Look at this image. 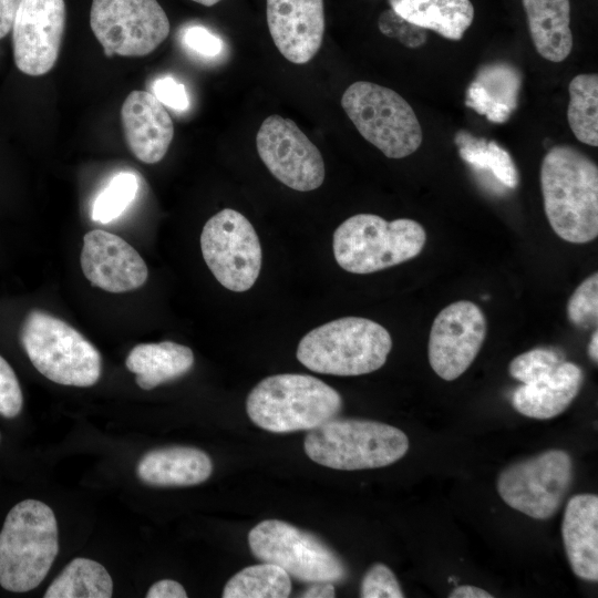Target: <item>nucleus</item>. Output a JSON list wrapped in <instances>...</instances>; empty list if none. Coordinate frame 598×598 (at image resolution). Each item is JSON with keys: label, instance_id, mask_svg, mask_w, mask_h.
Wrapping results in <instances>:
<instances>
[{"label": "nucleus", "instance_id": "nucleus-24", "mask_svg": "<svg viewBox=\"0 0 598 598\" xmlns=\"http://www.w3.org/2000/svg\"><path fill=\"white\" fill-rule=\"evenodd\" d=\"M389 3L409 22L454 41L463 38L474 19L470 0H389Z\"/></svg>", "mask_w": 598, "mask_h": 598}, {"label": "nucleus", "instance_id": "nucleus-30", "mask_svg": "<svg viewBox=\"0 0 598 598\" xmlns=\"http://www.w3.org/2000/svg\"><path fill=\"white\" fill-rule=\"evenodd\" d=\"M564 361L563 352L557 349L535 348L514 358L508 370L514 379L526 384L551 373Z\"/></svg>", "mask_w": 598, "mask_h": 598}, {"label": "nucleus", "instance_id": "nucleus-15", "mask_svg": "<svg viewBox=\"0 0 598 598\" xmlns=\"http://www.w3.org/2000/svg\"><path fill=\"white\" fill-rule=\"evenodd\" d=\"M64 0H21L12 27L13 59L24 74L53 69L65 29Z\"/></svg>", "mask_w": 598, "mask_h": 598}, {"label": "nucleus", "instance_id": "nucleus-14", "mask_svg": "<svg viewBox=\"0 0 598 598\" xmlns=\"http://www.w3.org/2000/svg\"><path fill=\"white\" fill-rule=\"evenodd\" d=\"M486 319L472 301L458 300L435 317L429 338V361L443 380L462 375L473 363L485 340Z\"/></svg>", "mask_w": 598, "mask_h": 598}, {"label": "nucleus", "instance_id": "nucleus-18", "mask_svg": "<svg viewBox=\"0 0 598 598\" xmlns=\"http://www.w3.org/2000/svg\"><path fill=\"white\" fill-rule=\"evenodd\" d=\"M126 144L143 163L164 158L174 137V124L165 106L146 91H132L121 107Z\"/></svg>", "mask_w": 598, "mask_h": 598}, {"label": "nucleus", "instance_id": "nucleus-6", "mask_svg": "<svg viewBox=\"0 0 598 598\" xmlns=\"http://www.w3.org/2000/svg\"><path fill=\"white\" fill-rule=\"evenodd\" d=\"M426 233L410 218L388 221L373 214L349 217L333 233L337 264L352 274H371L416 257L424 248Z\"/></svg>", "mask_w": 598, "mask_h": 598}, {"label": "nucleus", "instance_id": "nucleus-26", "mask_svg": "<svg viewBox=\"0 0 598 598\" xmlns=\"http://www.w3.org/2000/svg\"><path fill=\"white\" fill-rule=\"evenodd\" d=\"M567 121L575 137L598 146V75L578 74L568 85Z\"/></svg>", "mask_w": 598, "mask_h": 598}, {"label": "nucleus", "instance_id": "nucleus-13", "mask_svg": "<svg viewBox=\"0 0 598 598\" xmlns=\"http://www.w3.org/2000/svg\"><path fill=\"white\" fill-rule=\"evenodd\" d=\"M256 147L269 172L286 186L310 192L322 185V155L292 120L277 114L265 118L256 135Z\"/></svg>", "mask_w": 598, "mask_h": 598}, {"label": "nucleus", "instance_id": "nucleus-22", "mask_svg": "<svg viewBox=\"0 0 598 598\" xmlns=\"http://www.w3.org/2000/svg\"><path fill=\"white\" fill-rule=\"evenodd\" d=\"M529 34L538 54L563 62L573 50L569 0H522Z\"/></svg>", "mask_w": 598, "mask_h": 598}, {"label": "nucleus", "instance_id": "nucleus-5", "mask_svg": "<svg viewBox=\"0 0 598 598\" xmlns=\"http://www.w3.org/2000/svg\"><path fill=\"white\" fill-rule=\"evenodd\" d=\"M305 452L316 463L354 471L391 465L409 450V439L395 426L358 419L333 417L310 430Z\"/></svg>", "mask_w": 598, "mask_h": 598}, {"label": "nucleus", "instance_id": "nucleus-28", "mask_svg": "<svg viewBox=\"0 0 598 598\" xmlns=\"http://www.w3.org/2000/svg\"><path fill=\"white\" fill-rule=\"evenodd\" d=\"M460 156L477 168H487L493 175L508 188H515L518 183V174L512 156L496 142L470 141L458 143Z\"/></svg>", "mask_w": 598, "mask_h": 598}, {"label": "nucleus", "instance_id": "nucleus-17", "mask_svg": "<svg viewBox=\"0 0 598 598\" xmlns=\"http://www.w3.org/2000/svg\"><path fill=\"white\" fill-rule=\"evenodd\" d=\"M267 23L279 52L303 64L319 51L324 34L323 0H266Z\"/></svg>", "mask_w": 598, "mask_h": 598}, {"label": "nucleus", "instance_id": "nucleus-42", "mask_svg": "<svg viewBox=\"0 0 598 598\" xmlns=\"http://www.w3.org/2000/svg\"><path fill=\"white\" fill-rule=\"evenodd\" d=\"M192 1H195V2H197L199 4H203V6H206V7H212V6L218 3L221 0H192Z\"/></svg>", "mask_w": 598, "mask_h": 598}, {"label": "nucleus", "instance_id": "nucleus-25", "mask_svg": "<svg viewBox=\"0 0 598 598\" xmlns=\"http://www.w3.org/2000/svg\"><path fill=\"white\" fill-rule=\"evenodd\" d=\"M113 580L100 563L78 557L53 579L44 598H110Z\"/></svg>", "mask_w": 598, "mask_h": 598}, {"label": "nucleus", "instance_id": "nucleus-19", "mask_svg": "<svg viewBox=\"0 0 598 598\" xmlns=\"http://www.w3.org/2000/svg\"><path fill=\"white\" fill-rule=\"evenodd\" d=\"M563 542L576 576L598 580V497L578 494L567 502L561 524Z\"/></svg>", "mask_w": 598, "mask_h": 598}, {"label": "nucleus", "instance_id": "nucleus-23", "mask_svg": "<svg viewBox=\"0 0 598 598\" xmlns=\"http://www.w3.org/2000/svg\"><path fill=\"white\" fill-rule=\"evenodd\" d=\"M125 365L141 389L152 390L186 374L194 365V353L174 341L141 343L128 352Z\"/></svg>", "mask_w": 598, "mask_h": 598}, {"label": "nucleus", "instance_id": "nucleus-38", "mask_svg": "<svg viewBox=\"0 0 598 598\" xmlns=\"http://www.w3.org/2000/svg\"><path fill=\"white\" fill-rule=\"evenodd\" d=\"M20 3L21 0H0V39L12 30Z\"/></svg>", "mask_w": 598, "mask_h": 598}, {"label": "nucleus", "instance_id": "nucleus-32", "mask_svg": "<svg viewBox=\"0 0 598 598\" xmlns=\"http://www.w3.org/2000/svg\"><path fill=\"white\" fill-rule=\"evenodd\" d=\"M378 27L381 33L396 39L410 49H416L426 42L425 29L409 22L391 8L379 16Z\"/></svg>", "mask_w": 598, "mask_h": 598}, {"label": "nucleus", "instance_id": "nucleus-20", "mask_svg": "<svg viewBox=\"0 0 598 598\" xmlns=\"http://www.w3.org/2000/svg\"><path fill=\"white\" fill-rule=\"evenodd\" d=\"M584 372L573 362L564 361L551 373L518 386L512 404L520 414L546 420L563 413L579 393Z\"/></svg>", "mask_w": 598, "mask_h": 598}, {"label": "nucleus", "instance_id": "nucleus-31", "mask_svg": "<svg viewBox=\"0 0 598 598\" xmlns=\"http://www.w3.org/2000/svg\"><path fill=\"white\" fill-rule=\"evenodd\" d=\"M568 320L578 328H591L598 320V274L585 279L567 303Z\"/></svg>", "mask_w": 598, "mask_h": 598}, {"label": "nucleus", "instance_id": "nucleus-12", "mask_svg": "<svg viewBox=\"0 0 598 598\" xmlns=\"http://www.w3.org/2000/svg\"><path fill=\"white\" fill-rule=\"evenodd\" d=\"M573 481V461L563 450H548L506 467L497 492L512 508L547 519L560 507Z\"/></svg>", "mask_w": 598, "mask_h": 598}, {"label": "nucleus", "instance_id": "nucleus-8", "mask_svg": "<svg viewBox=\"0 0 598 598\" xmlns=\"http://www.w3.org/2000/svg\"><path fill=\"white\" fill-rule=\"evenodd\" d=\"M341 105L359 133L389 158H403L422 144L412 106L395 91L367 81L350 84Z\"/></svg>", "mask_w": 598, "mask_h": 598}, {"label": "nucleus", "instance_id": "nucleus-3", "mask_svg": "<svg viewBox=\"0 0 598 598\" xmlns=\"http://www.w3.org/2000/svg\"><path fill=\"white\" fill-rule=\"evenodd\" d=\"M342 409L337 390L308 374L282 373L262 379L248 394L246 411L259 427L272 433L310 431Z\"/></svg>", "mask_w": 598, "mask_h": 598}, {"label": "nucleus", "instance_id": "nucleus-2", "mask_svg": "<svg viewBox=\"0 0 598 598\" xmlns=\"http://www.w3.org/2000/svg\"><path fill=\"white\" fill-rule=\"evenodd\" d=\"M59 553L58 523L52 508L24 499L7 514L0 530V585L12 592L38 587Z\"/></svg>", "mask_w": 598, "mask_h": 598}, {"label": "nucleus", "instance_id": "nucleus-21", "mask_svg": "<svg viewBox=\"0 0 598 598\" xmlns=\"http://www.w3.org/2000/svg\"><path fill=\"white\" fill-rule=\"evenodd\" d=\"M213 473L210 457L192 446H167L152 450L140 460L136 474L152 486H192L209 478Z\"/></svg>", "mask_w": 598, "mask_h": 598}, {"label": "nucleus", "instance_id": "nucleus-36", "mask_svg": "<svg viewBox=\"0 0 598 598\" xmlns=\"http://www.w3.org/2000/svg\"><path fill=\"white\" fill-rule=\"evenodd\" d=\"M155 97L163 104L177 111H185L189 105L184 84L172 76L158 78L153 84Z\"/></svg>", "mask_w": 598, "mask_h": 598}, {"label": "nucleus", "instance_id": "nucleus-34", "mask_svg": "<svg viewBox=\"0 0 598 598\" xmlns=\"http://www.w3.org/2000/svg\"><path fill=\"white\" fill-rule=\"evenodd\" d=\"M23 395L19 380L4 358L0 355V414L16 417L22 410Z\"/></svg>", "mask_w": 598, "mask_h": 598}, {"label": "nucleus", "instance_id": "nucleus-4", "mask_svg": "<svg viewBox=\"0 0 598 598\" xmlns=\"http://www.w3.org/2000/svg\"><path fill=\"white\" fill-rule=\"evenodd\" d=\"M392 349L389 331L362 317H343L309 331L299 341L297 359L322 374L361 375L380 369Z\"/></svg>", "mask_w": 598, "mask_h": 598}, {"label": "nucleus", "instance_id": "nucleus-35", "mask_svg": "<svg viewBox=\"0 0 598 598\" xmlns=\"http://www.w3.org/2000/svg\"><path fill=\"white\" fill-rule=\"evenodd\" d=\"M184 44L205 58L217 56L223 50L221 40L202 25H192L183 32Z\"/></svg>", "mask_w": 598, "mask_h": 598}, {"label": "nucleus", "instance_id": "nucleus-9", "mask_svg": "<svg viewBox=\"0 0 598 598\" xmlns=\"http://www.w3.org/2000/svg\"><path fill=\"white\" fill-rule=\"evenodd\" d=\"M252 555L303 582H342L348 567L317 535L278 519L258 523L248 534Z\"/></svg>", "mask_w": 598, "mask_h": 598}, {"label": "nucleus", "instance_id": "nucleus-37", "mask_svg": "<svg viewBox=\"0 0 598 598\" xmlns=\"http://www.w3.org/2000/svg\"><path fill=\"white\" fill-rule=\"evenodd\" d=\"M147 598H186L184 587L175 580L162 579L154 582L146 594Z\"/></svg>", "mask_w": 598, "mask_h": 598}, {"label": "nucleus", "instance_id": "nucleus-7", "mask_svg": "<svg viewBox=\"0 0 598 598\" xmlns=\"http://www.w3.org/2000/svg\"><path fill=\"white\" fill-rule=\"evenodd\" d=\"M20 342L33 367L54 383L86 388L101 377L99 350L51 313L31 310L21 326Z\"/></svg>", "mask_w": 598, "mask_h": 598}, {"label": "nucleus", "instance_id": "nucleus-33", "mask_svg": "<svg viewBox=\"0 0 598 598\" xmlns=\"http://www.w3.org/2000/svg\"><path fill=\"white\" fill-rule=\"evenodd\" d=\"M362 598H402L404 594L393 571L384 564H373L361 580Z\"/></svg>", "mask_w": 598, "mask_h": 598}, {"label": "nucleus", "instance_id": "nucleus-16", "mask_svg": "<svg viewBox=\"0 0 598 598\" xmlns=\"http://www.w3.org/2000/svg\"><path fill=\"white\" fill-rule=\"evenodd\" d=\"M80 261L91 285L112 293L138 289L148 277L141 255L122 237L102 229L84 235Z\"/></svg>", "mask_w": 598, "mask_h": 598}, {"label": "nucleus", "instance_id": "nucleus-11", "mask_svg": "<svg viewBox=\"0 0 598 598\" xmlns=\"http://www.w3.org/2000/svg\"><path fill=\"white\" fill-rule=\"evenodd\" d=\"M90 25L106 56H144L169 34L156 0H92Z\"/></svg>", "mask_w": 598, "mask_h": 598}, {"label": "nucleus", "instance_id": "nucleus-27", "mask_svg": "<svg viewBox=\"0 0 598 598\" xmlns=\"http://www.w3.org/2000/svg\"><path fill=\"white\" fill-rule=\"evenodd\" d=\"M291 592V579L281 567L264 563L245 567L225 585L224 598H286Z\"/></svg>", "mask_w": 598, "mask_h": 598}, {"label": "nucleus", "instance_id": "nucleus-39", "mask_svg": "<svg viewBox=\"0 0 598 598\" xmlns=\"http://www.w3.org/2000/svg\"><path fill=\"white\" fill-rule=\"evenodd\" d=\"M336 596L334 584L330 581H317L300 595L303 598H332Z\"/></svg>", "mask_w": 598, "mask_h": 598}, {"label": "nucleus", "instance_id": "nucleus-41", "mask_svg": "<svg viewBox=\"0 0 598 598\" xmlns=\"http://www.w3.org/2000/svg\"><path fill=\"white\" fill-rule=\"evenodd\" d=\"M588 354L590 359L597 363L598 361V332L597 329H595L589 346H588Z\"/></svg>", "mask_w": 598, "mask_h": 598}, {"label": "nucleus", "instance_id": "nucleus-29", "mask_svg": "<svg viewBox=\"0 0 598 598\" xmlns=\"http://www.w3.org/2000/svg\"><path fill=\"white\" fill-rule=\"evenodd\" d=\"M138 186L135 174L117 173L95 197L91 212L92 219L107 224L120 217L134 202Z\"/></svg>", "mask_w": 598, "mask_h": 598}, {"label": "nucleus", "instance_id": "nucleus-1", "mask_svg": "<svg viewBox=\"0 0 598 598\" xmlns=\"http://www.w3.org/2000/svg\"><path fill=\"white\" fill-rule=\"evenodd\" d=\"M540 187L549 225L561 239L585 244L598 235V167L570 145H556L543 158Z\"/></svg>", "mask_w": 598, "mask_h": 598}, {"label": "nucleus", "instance_id": "nucleus-10", "mask_svg": "<svg viewBox=\"0 0 598 598\" xmlns=\"http://www.w3.org/2000/svg\"><path fill=\"white\" fill-rule=\"evenodd\" d=\"M200 249L207 267L226 289L243 292L256 282L261 268V245L241 213L225 208L212 216L203 227Z\"/></svg>", "mask_w": 598, "mask_h": 598}, {"label": "nucleus", "instance_id": "nucleus-40", "mask_svg": "<svg viewBox=\"0 0 598 598\" xmlns=\"http://www.w3.org/2000/svg\"><path fill=\"white\" fill-rule=\"evenodd\" d=\"M450 598H492L493 596L486 590L472 586L464 585L454 588L448 595Z\"/></svg>", "mask_w": 598, "mask_h": 598}]
</instances>
